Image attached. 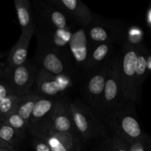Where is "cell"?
Here are the masks:
<instances>
[{
  "label": "cell",
  "instance_id": "obj_1",
  "mask_svg": "<svg viewBox=\"0 0 151 151\" xmlns=\"http://www.w3.org/2000/svg\"><path fill=\"white\" fill-rule=\"evenodd\" d=\"M69 110L77 133L83 141L109 137L101 119L90 106L78 100L69 101Z\"/></svg>",
  "mask_w": 151,
  "mask_h": 151
},
{
  "label": "cell",
  "instance_id": "obj_2",
  "mask_svg": "<svg viewBox=\"0 0 151 151\" xmlns=\"http://www.w3.org/2000/svg\"><path fill=\"white\" fill-rule=\"evenodd\" d=\"M34 61L38 67L55 76L71 78L75 73V63L69 50L52 48L38 41Z\"/></svg>",
  "mask_w": 151,
  "mask_h": 151
},
{
  "label": "cell",
  "instance_id": "obj_3",
  "mask_svg": "<svg viewBox=\"0 0 151 151\" xmlns=\"http://www.w3.org/2000/svg\"><path fill=\"white\" fill-rule=\"evenodd\" d=\"M122 95L119 76V58L109 60L106 66L104 91L98 111V117L103 119L120 105Z\"/></svg>",
  "mask_w": 151,
  "mask_h": 151
},
{
  "label": "cell",
  "instance_id": "obj_4",
  "mask_svg": "<svg viewBox=\"0 0 151 151\" xmlns=\"http://www.w3.org/2000/svg\"><path fill=\"white\" fill-rule=\"evenodd\" d=\"M38 69L39 67L34 60L27 59L23 64L9 72H2L1 77L8 83L13 94L24 96L33 88Z\"/></svg>",
  "mask_w": 151,
  "mask_h": 151
},
{
  "label": "cell",
  "instance_id": "obj_5",
  "mask_svg": "<svg viewBox=\"0 0 151 151\" xmlns=\"http://www.w3.org/2000/svg\"><path fill=\"white\" fill-rule=\"evenodd\" d=\"M107 63L103 66L87 70L88 72L81 85L83 97L97 115L98 114L104 91Z\"/></svg>",
  "mask_w": 151,
  "mask_h": 151
},
{
  "label": "cell",
  "instance_id": "obj_6",
  "mask_svg": "<svg viewBox=\"0 0 151 151\" xmlns=\"http://www.w3.org/2000/svg\"><path fill=\"white\" fill-rule=\"evenodd\" d=\"M30 135L40 137L47 142L52 151H81L83 141L79 136L53 131L45 127L28 128Z\"/></svg>",
  "mask_w": 151,
  "mask_h": 151
},
{
  "label": "cell",
  "instance_id": "obj_7",
  "mask_svg": "<svg viewBox=\"0 0 151 151\" xmlns=\"http://www.w3.org/2000/svg\"><path fill=\"white\" fill-rule=\"evenodd\" d=\"M114 135L118 136L130 143L138 139L141 135V128L138 122L133 116L122 111L120 105L104 118Z\"/></svg>",
  "mask_w": 151,
  "mask_h": 151
},
{
  "label": "cell",
  "instance_id": "obj_8",
  "mask_svg": "<svg viewBox=\"0 0 151 151\" xmlns=\"http://www.w3.org/2000/svg\"><path fill=\"white\" fill-rule=\"evenodd\" d=\"M71 84V78L55 76L39 68L32 89L41 97L60 98Z\"/></svg>",
  "mask_w": 151,
  "mask_h": 151
},
{
  "label": "cell",
  "instance_id": "obj_9",
  "mask_svg": "<svg viewBox=\"0 0 151 151\" xmlns=\"http://www.w3.org/2000/svg\"><path fill=\"white\" fill-rule=\"evenodd\" d=\"M49 4L61 11L69 20L86 27L93 20L90 9L79 0H50Z\"/></svg>",
  "mask_w": 151,
  "mask_h": 151
},
{
  "label": "cell",
  "instance_id": "obj_10",
  "mask_svg": "<svg viewBox=\"0 0 151 151\" xmlns=\"http://www.w3.org/2000/svg\"><path fill=\"white\" fill-rule=\"evenodd\" d=\"M35 22L60 30H70L68 18L47 1H35Z\"/></svg>",
  "mask_w": 151,
  "mask_h": 151
},
{
  "label": "cell",
  "instance_id": "obj_11",
  "mask_svg": "<svg viewBox=\"0 0 151 151\" xmlns=\"http://www.w3.org/2000/svg\"><path fill=\"white\" fill-rule=\"evenodd\" d=\"M41 127H45L56 132L68 133L79 136L77 133L71 116L69 100L65 98H59L58 100L54 112L49 123Z\"/></svg>",
  "mask_w": 151,
  "mask_h": 151
},
{
  "label": "cell",
  "instance_id": "obj_12",
  "mask_svg": "<svg viewBox=\"0 0 151 151\" xmlns=\"http://www.w3.org/2000/svg\"><path fill=\"white\" fill-rule=\"evenodd\" d=\"M35 33V27L22 30L20 37L9 52L4 65L1 67L2 72H7L23 64L27 59L29 43Z\"/></svg>",
  "mask_w": 151,
  "mask_h": 151
},
{
  "label": "cell",
  "instance_id": "obj_13",
  "mask_svg": "<svg viewBox=\"0 0 151 151\" xmlns=\"http://www.w3.org/2000/svg\"><path fill=\"white\" fill-rule=\"evenodd\" d=\"M68 47L75 64L86 70L89 55V43L86 27H82L72 34Z\"/></svg>",
  "mask_w": 151,
  "mask_h": 151
},
{
  "label": "cell",
  "instance_id": "obj_14",
  "mask_svg": "<svg viewBox=\"0 0 151 151\" xmlns=\"http://www.w3.org/2000/svg\"><path fill=\"white\" fill-rule=\"evenodd\" d=\"M59 98L41 97L32 110L28 128H35L47 125L52 117Z\"/></svg>",
  "mask_w": 151,
  "mask_h": 151
},
{
  "label": "cell",
  "instance_id": "obj_15",
  "mask_svg": "<svg viewBox=\"0 0 151 151\" xmlns=\"http://www.w3.org/2000/svg\"><path fill=\"white\" fill-rule=\"evenodd\" d=\"M138 55L134 50H128L119 59V76L122 96L126 97L130 80L136 75V67Z\"/></svg>",
  "mask_w": 151,
  "mask_h": 151
},
{
  "label": "cell",
  "instance_id": "obj_16",
  "mask_svg": "<svg viewBox=\"0 0 151 151\" xmlns=\"http://www.w3.org/2000/svg\"><path fill=\"white\" fill-rule=\"evenodd\" d=\"M87 27V36L89 43V51L93 47L102 43H111L116 38L112 28L100 22H91Z\"/></svg>",
  "mask_w": 151,
  "mask_h": 151
},
{
  "label": "cell",
  "instance_id": "obj_17",
  "mask_svg": "<svg viewBox=\"0 0 151 151\" xmlns=\"http://www.w3.org/2000/svg\"><path fill=\"white\" fill-rule=\"evenodd\" d=\"M0 139L16 151H23L26 147L27 137V133L0 122Z\"/></svg>",
  "mask_w": 151,
  "mask_h": 151
},
{
  "label": "cell",
  "instance_id": "obj_18",
  "mask_svg": "<svg viewBox=\"0 0 151 151\" xmlns=\"http://www.w3.org/2000/svg\"><path fill=\"white\" fill-rule=\"evenodd\" d=\"M112 49L111 43H102L90 50L86 71L103 66L107 63Z\"/></svg>",
  "mask_w": 151,
  "mask_h": 151
},
{
  "label": "cell",
  "instance_id": "obj_19",
  "mask_svg": "<svg viewBox=\"0 0 151 151\" xmlns=\"http://www.w3.org/2000/svg\"><path fill=\"white\" fill-rule=\"evenodd\" d=\"M15 8L22 30L35 27L34 13L28 0H15Z\"/></svg>",
  "mask_w": 151,
  "mask_h": 151
},
{
  "label": "cell",
  "instance_id": "obj_20",
  "mask_svg": "<svg viewBox=\"0 0 151 151\" xmlns=\"http://www.w3.org/2000/svg\"><path fill=\"white\" fill-rule=\"evenodd\" d=\"M40 97L41 96L38 95L33 89H32L28 94L23 96L22 100L16 106L14 112L18 114L24 120L29 124L34 106Z\"/></svg>",
  "mask_w": 151,
  "mask_h": 151
},
{
  "label": "cell",
  "instance_id": "obj_21",
  "mask_svg": "<svg viewBox=\"0 0 151 151\" xmlns=\"http://www.w3.org/2000/svg\"><path fill=\"white\" fill-rule=\"evenodd\" d=\"M23 96L10 94L0 101V121L14 112L16 106L22 100Z\"/></svg>",
  "mask_w": 151,
  "mask_h": 151
},
{
  "label": "cell",
  "instance_id": "obj_22",
  "mask_svg": "<svg viewBox=\"0 0 151 151\" xmlns=\"http://www.w3.org/2000/svg\"><path fill=\"white\" fill-rule=\"evenodd\" d=\"M0 122L24 133H27L29 127V124L24 120L16 112H13L9 114L8 116L1 119Z\"/></svg>",
  "mask_w": 151,
  "mask_h": 151
},
{
  "label": "cell",
  "instance_id": "obj_23",
  "mask_svg": "<svg viewBox=\"0 0 151 151\" xmlns=\"http://www.w3.org/2000/svg\"><path fill=\"white\" fill-rule=\"evenodd\" d=\"M109 144L111 151H129L128 143L114 134L111 138H109Z\"/></svg>",
  "mask_w": 151,
  "mask_h": 151
},
{
  "label": "cell",
  "instance_id": "obj_24",
  "mask_svg": "<svg viewBox=\"0 0 151 151\" xmlns=\"http://www.w3.org/2000/svg\"><path fill=\"white\" fill-rule=\"evenodd\" d=\"M31 136V143L35 151H52L51 148L46 141L40 137Z\"/></svg>",
  "mask_w": 151,
  "mask_h": 151
},
{
  "label": "cell",
  "instance_id": "obj_25",
  "mask_svg": "<svg viewBox=\"0 0 151 151\" xmlns=\"http://www.w3.org/2000/svg\"><path fill=\"white\" fill-rule=\"evenodd\" d=\"M147 63L144 56L139 55L137 58V67H136V75L137 76H142L146 71Z\"/></svg>",
  "mask_w": 151,
  "mask_h": 151
},
{
  "label": "cell",
  "instance_id": "obj_26",
  "mask_svg": "<svg viewBox=\"0 0 151 151\" xmlns=\"http://www.w3.org/2000/svg\"><path fill=\"white\" fill-rule=\"evenodd\" d=\"M10 94L13 93L8 83L4 80H0V101Z\"/></svg>",
  "mask_w": 151,
  "mask_h": 151
},
{
  "label": "cell",
  "instance_id": "obj_27",
  "mask_svg": "<svg viewBox=\"0 0 151 151\" xmlns=\"http://www.w3.org/2000/svg\"><path fill=\"white\" fill-rule=\"evenodd\" d=\"M129 145V151H145L142 145L137 141H133L128 143Z\"/></svg>",
  "mask_w": 151,
  "mask_h": 151
},
{
  "label": "cell",
  "instance_id": "obj_28",
  "mask_svg": "<svg viewBox=\"0 0 151 151\" xmlns=\"http://www.w3.org/2000/svg\"><path fill=\"white\" fill-rule=\"evenodd\" d=\"M98 151H111L109 144V137L101 139V144L99 147Z\"/></svg>",
  "mask_w": 151,
  "mask_h": 151
},
{
  "label": "cell",
  "instance_id": "obj_29",
  "mask_svg": "<svg viewBox=\"0 0 151 151\" xmlns=\"http://www.w3.org/2000/svg\"><path fill=\"white\" fill-rule=\"evenodd\" d=\"M0 150H7V151H16L13 147H12L10 145L6 143L3 141L1 139H0Z\"/></svg>",
  "mask_w": 151,
  "mask_h": 151
},
{
  "label": "cell",
  "instance_id": "obj_30",
  "mask_svg": "<svg viewBox=\"0 0 151 151\" xmlns=\"http://www.w3.org/2000/svg\"><path fill=\"white\" fill-rule=\"evenodd\" d=\"M4 56H5V54H4V53L0 52V58H4Z\"/></svg>",
  "mask_w": 151,
  "mask_h": 151
},
{
  "label": "cell",
  "instance_id": "obj_31",
  "mask_svg": "<svg viewBox=\"0 0 151 151\" xmlns=\"http://www.w3.org/2000/svg\"><path fill=\"white\" fill-rule=\"evenodd\" d=\"M1 75H2V72H1V69L0 68V78H1Z\"/></svg>",
  "mask_w": 151,
  "mask_h": 151
},
{
  "label": "cell",
  "instance_id": "obj_32",
  "mask_svg": "<svg viewBox=\"0 0 151 151\" xmlns=\"http://www.w3.org/2000/svg\"><path fill=\"white\" fill-rule=\"evenodd\" d=\"M0 151H7V150H0Z\"/></svg>",
  "mask_w": 151,
  "mask_h": 151
}]
</instances>
